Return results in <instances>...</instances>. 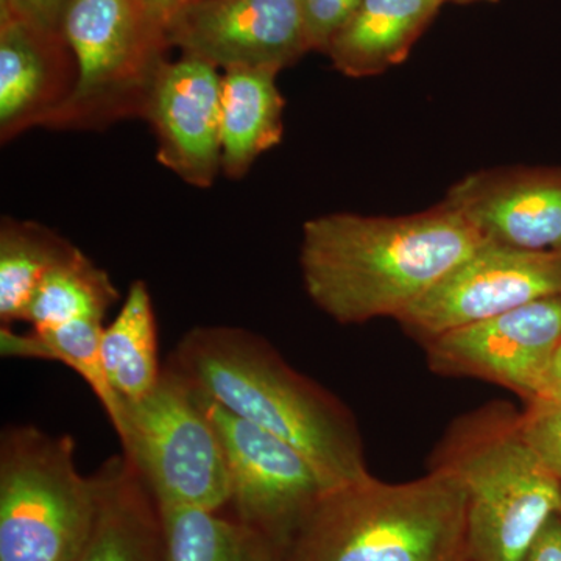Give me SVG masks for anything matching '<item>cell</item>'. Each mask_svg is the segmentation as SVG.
Segmentation results:
<instances>
[{
  "instance_id": "cell-15",
  "label": "cell",
  "mask_w": 561,
  "mask_h": 561,
  "mask_svg": "<svg viewBox=\"0 0 561 561\" xmlns=\"http://www.w3.org/2000/svg\"><path fill=\"white\" fill-rule=\"evenodd\" d=\"M99 507L77 561H168L160 504L125 454L98 471Z\"/></svg>"
},
{
  "instance_id": "cell-16",
  "label": "cell",
  "mask_w": 561,
  "mask_h": 561,
  "mask_svg": "<svg viewBox=\"0 0 561 561\" xmlns=\"http://www.w3.org/2000/svg\"><path fill=\"white\" fill-rule=\"evenodd\" d=\"M445 0H362L359 9L328 47L335 68L348 77H368L409 55Z\"/></svg>"
},
{
  "instance_id": "cell-30",
  "label": "cell",
  "mask_w": 561,
  "mask_h": 561,
  "mask_svg": "<svg viewBox=\"0 0 561 561\" xmlns=\"http://www.w3.org/2000/svg\"><path fill=\"white\" fill-rule=\"evenodd\" d=\"M560 516H561V511H560Z\"/></svg>"
},
{
  "instance_id": "cell-11",
  "label": "cell",
  "mask_w": 561,
  "mask_h": 561,
  "mask_svg": "<svg viewBox=\"0 0 561 561\" xmlns=\"http://www.w3.org/2000/svg\"><path fill=\"white\" fill-rule=\"evenodd\" d=\"M171 46L217 69L279 73L309 49L298 0H197L173 21Z\"/></svg>"
},
{
  "instance_id": "cell-8",
  "label": "cell",
  "mask_w": 561,
  "mask_h": 561,
  "mask_svg": "<svg viewBox=\"0 0 561 561\" xmlns=\"http://www.w3.org/2000/svg\"><path fill=\"white\" fill-rule=\"evenodd\" d=\"M198 394L227 460L228 505L239 522L289 551L295 535L328 491L323 479L289 443Z\"/></svg>"
},
{
  "instance_id": "cell-6",
  "label": "cell",
  "mask_w": 561,
  "mask_h": 561,
  "mask_svg": "<svg viewBox=\"0 0 561 561\" xmlns=\"http://www.w3.org/2000/svg\"><path fill=\"white\" fill-rule=\"evenodd\" d=\"M77 61L68 102L47 122L57 130H101L142 117L168 58V33L136 0H72L65 25Z\"/></svg>"
},
{
  "instance_id": "cell-13",
  "label": "cell",
  "mask_w": 561,
  "mask_h": 561,
  "mask_svg": "<svg viewBox=\"0 0 561 561\" xmlns=\"http://www.w3.org/2000/svg\"><path fill=\"white\" fill-rule=\"evenodd\" d=\"M485 241L529 251L561 250V168L479 172L449 191Z\"/></svg>"
},
{
  "instance_id": "cell-7",
  "label": "cell",
  "mask_w": 561,
  "mask_h": 561,
  "mask_svg": "<svg viewBox=\"0 0 561 561\" xmlns=\"http://www.w3.org/2000/svg\"><path fill=\"white\" fill-rule=\"evenodd\" d=\"M119 440L158 504L220 512L230 502L219 434L198 391L171 364L150 394L125 404Z\"/></svg>"
},
{
  "instance_id": "cell-10",
  "label": "cell",
  "mask_w": 561,
  "mask_h": 561,
  "mask_svg": "<svg viewBox=\"0 0 561 561\" xmlns=\"http://www.w3.org/2000/svg\"><path fill=\"white\" fill-rule=\"evenodd\" d=\"M435 375L474 378L541 397L561 348V297L542 298L421 342Z\"/></svg>"
},
{
  "instance_id": "cell-1",
  "label": "cell",
  "mask_w": 561,
  "mask_h": 561,
  "mask_svg": "<svg viewBox=\"0 0 561 561\" xmlns=\"http://www.w3.org/2000/svg\"><path fill=\"white\" fill-rule=\"evenodd\" d=\"M483 242L445 202L405 217L328 214L302 227V280L337 323L398 319Z\"/></svg>"
},
{
  "instance_id": "cell-18",
  "label": "cell",
  "mask_w": 561,
  "mask_h": 561,
  "mask_svg": "<svg viewBox=\"0 0 561 561\" xmlns=\"http://www.w3.org/2000/svg\"><path fill=\"white\" fill-rule=\"evenodd\" d=\"M101 353L106 378L125 404L142 400L160 382L157 320L144 280L131 284L116 319L103 328Z\"/></svg>"
},
{
  "instance_id": "cell-19",
  "label": "cell",
  "mask_w": 561,
  "mask_h": 561,
  "mask_svg": "<svg viewBox=\"0 0 561 561\" xmlns=\"http://www.w3.org/2000/svg\"><path fill=\"white\" fill-rule=\"evenodd\" d=\"M103 321L77 320L54 328H32L20 334L0 327V354L60 362L87 381L101 401L103 411L122 437L125 430V402L113 390L103 368L101 339Z\"/></svg>"
},
{
  "instance_id": "cell-14",
  "label": "cell",
  "mask_w": 561,
  "mask_h": 561,
  "mask_svg": "<svg viewBox=\"0 0 561 561\" xmlns=\"http://www.w3.org/2000/svg\"><path fill=\"white\" fill-rule=\"evenodd\" d=\"M77 83L65 33L41 28L0 7V139L46 127Z\"/></svg>"
},
{
  "instance_id": "cell-27",
  "label": "cell",
  "mask_w": 561,
  "mask_h": 561,
  "mask_svg": "<svg viewBox=\"0 0 561 561\" xmlns=\"http://www.w3.org/2000/svg\"><path fill=\"white\" fill-rule=\"evenodd\" d=\"M140 10L146 13L151 22L161 27L165 33L169 32L173 21L183 13L187 7L197 0H136Z\"/></svg>"
},
{
  "instance_id": "cell-17",
  "label": "cell",
  "mask_w": 561,
  "mask_h": 561,
  "mask_svg": "<svg viewBox=\"0 0 561 561\" xmlns=\"http://www.w3.org/2000/svg\"><path fill=\"white\" fill-rule=\"evenodd\" d=\"M278 73L230 69L221 76V172L241 180L265 151L283 140L284 99Z\"/></svg>"
},
{
  "instance_id": "cell-3",
  "label": "cell",
  "mask_w": 561,
  "mask_h": 561,
  "mask_svg": "<svg viewBox=\"0 0 561 561\" xmlns=\"http://www.w3.org/2000/svg\"><path fill=\"white\" fill-rule=\"evenodd\" d=\"M287 561H467V494L430 468L389 483L368 476L328 490L295 535Z\"/></svg>"
},
{
  "instance_id": "cell-26",
  "label": "cell",
  "mask_w": 561,
  "mask_h": 561,
  "mask_svg": "<svg viewBox=\"0 0 561 561\" xmlns=\"http://www.w3.org/2000/svg\"><path fill=\"white\" fill-rule=\"evenodd\" d=\"M523 561H561V516H553Z\"/></svg>"
},
{
  "instance_id": "cell-22",
  "label": "cell",
  "mask_w": 561,
  "mask_h": 561,
  "mask_svg": "<svg viewBox=\"0 0 561 561\" xmlns=\"http://www.w3.org/2000/svg\"><path fill=\"white\" fill-rule=\"evenodd\" d=\"M117 298L108 273L77 249L47 273L22 321H28L32 328L60 327L77 320L103 321Z\"/></svg>"
},
{
  "instance_id": "cell-21",
  "label": "cell",
  "mask_w": 561,
  "mask_h": 561,
  "mask_svg": "<svg viewBox=\"0 0 561 561\" xmlns=\"http://www.w3.org/2000/svg\"><path fill=\"white\" fill-rule=\"evenodd\" d=\"M77 250L68 239L36 221L3 217L0 225V321L24 320L47 273Z\"/></svg>"
},
{
  "instance_id": "cell-2",
  "label": "cell",
  "mask_w": 561,
  "mask_h": 561,
  "mask_svg": "<svg viewBox=\"0 0 561 561\" xmlns=\"http://www.w3.org/2000/svg\"><path fill=\"white\" fill-rule=\"evenodd\" d=\"M169 364L221 408L294 446L328 490L370 476L353 413L261 335L197 327L181 337Z\"/></svg>"
},
{
  "instance_id": "cell-23",
  "label": "cell",
  "mask_w": 561,
  "mask_h": 561,
  "mask_svg": "<svg viewBox=\"0 0 561 561\" xmlns=\"http://www.w3.org/2000/svg\"><path fill=\"white\" fill-rule=\"evenodd\" d=\"M522 431L545 467L561 482V398L527 402Z\"/></svg>"
},
{
  "instance_id": "cell-5",
  "label": "cell",
  "mask_w": 561,
  "mask_h": 561,
  "mask_svg": "<svg viewBox=\"0 0 561 561\" xmlns=\"http://www.w3.org/2000/svg\"><path fill=\"white\" fill-rule=\"evenodd\" d=\"M70 435L11 426L0 440V561H77L99 507Z\"/></svg>"
},
{
  "instance_id": "cell-12",
  "label": "cell",
  "mask_w": 561,
  "mask_h": 561,
  "mask_svg": "<svg viewBox=\"0 0 561 561\" xmlns=\"http://www.w3.org/2000/svg\"><path fill=\"white\" fill-rule=\"evenodd\" d=\"M144 119L157 138L160 164L190 186L208 190L221 172V73L183 55L162 68Z\"/></svg>"
},
{
  "instance_id": "cell-28",
  "label": "cell",
  "mask_w": 561,
  "mask_h": 561,
  "mask_svg": "<svg viewBox=\"0 0 561 561\" xmlns=\"http://www.w3.org/2000/svg\"><path fill=\"white\" fill-rule=\"evenodd\" d=\"M540 398H561V348L553 360L551 373H549Z\"/></svg>"
},
{
  "instance_id": "cell-20",
  "label": "cell",
  "mask_w": 561,
  "mask_h": 561,
  "mask_svg": "<svg viewBox=\"0 0 561 561\" xmlns=\"http://www.w3.org/2000/svg\"><path fill=\"white\" fill-rule=\"evenodd\" d=\"M168 561H287L272 538L238 518L194 507L160 505Z\"/></svg>"
},
{
  "instance_id": "cell-29",
  "label": "cell",
  "mask_w": 561,
  "mask_h": 561,
  "mask_svg": "<svg viewBox=\"0 0 561 561\" xmlns=\"http://www.w3.org/2000/svg\"><path fill=\"white\" fill-rule=\"evenodd\" d=\"M446 2V0H445ZM454 2H472V0H454Z\"/></svg>"
},
{
  "instance_id": "cell-4",
  "label": "cell",
  "mask_w": 561,
  "mask_h": 561,
  "mask_svg": "<svg viewBox=\"0 0 561 561\" xmlns=\"http://www.w3.org/2000/svg\"><path fill=\"white\" fill-rule=\"evenodd\" d=\"M430 468L451 471L467 494V561H523L561 511V482L530 448L522 412L504 401L459 416Z\"/></svg>"
},
{
  "instance_id": "cell-25",
  "label": "cell",
  "mask_w": 561,
  "mask_h": 561,
  "mask_svg": "<svg viewBox=\"0 0 561 561\" xmlns=\"http://www.w3.org/2000/svg\"><path fill=\"white\" fill-rule=\"evenodd\" d=\"M72 0H0V7H7L14 13L50 32H62L66 13Z\"/></svg>"
},
{
  "instance_id": "cell-9",
  "label": "cell",
  "mask_w": 561,
  "mask_h": 561,
  "mask_svg": "<svg viewBox=\"0 0 561 561\" xmlns=\"http://www.w3.org/2000/svg\"><path fill=\"white\" fill-rule=\"evenodd\" d=\"M552 297H561V250L485 241L397 320L421 343Z\"/></svg>"
},
{
  "instance_id": "cell-24",
  "label": "cell",
  "mask_w": 561,
  "mask_h": 561,
  "mask_svg": "<svg viewBox=\"0 0 561 561\" xmlns=\"http://www.w3.org/2000/svg\"><path fill=\"white\" fill-rule=\"evenodd\" d=\"M362 0H298L309 49L327 51Z\"/></svg>"
}]
</instances>
